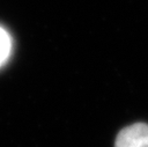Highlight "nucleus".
<instances>
[{
    "instance_id": "obj_1",
    "label": "nucleus",
    "mask_w": 148,
    "mask_h": 147,
    "mask_svg": "<svg viewBox=\"0 0 148 147\" xmlns=\"http://www.w3.org/2000/svg\"><path fill=\"white\" fill-rule=\"evenodd\" d=\"M114 147H148V125L135 123L123 128L116 138Z\"/></svg>"
},
{
    "instance_id": "obj_2",
    "label": "nucleus",
    "mask_w": 148,
    "mask_h": 147,
    "mask_svg": "<svg viewBox=\"0 0 148 147\" xmlns=\"http://www.w3.org/2000/svg\"><path fill=\"white\" fill-rule=\"evenodd\" d=\"M10 52V38L8 34L0 28V65L7 59Z\"/></svg>"
}]
</instances>
